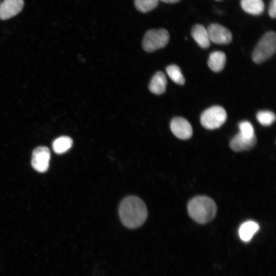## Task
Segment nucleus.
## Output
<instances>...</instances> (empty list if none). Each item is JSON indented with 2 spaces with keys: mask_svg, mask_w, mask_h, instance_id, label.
Here are the masks:
<instances>
[{
  "mask_svg": "<svg viewBox=\"0 0 276 276\" xmlns=\"http://www.w3.org/2000/svg\"><path fill=\"white\" fill-rule=\"evenodd\" d=\"M159 0H134V5L137 10L148 12L156 7Z\"/></svg>",
  "mask_w": 276,
  "mask_h": 276,
  "instance_id": "nucleus-18",
  "label": "nucleus"
},
{
  "mask_svg": "<svg viewBox=\"0 0 276 276\" xmlns=\"http://www.w3.org/2000/svg\"><path fill=\"white\" fill-rule=\"evenodd\" d=\"M170 128L172 133L178 139L187 140L193 133L190 123L182 117L174 118L170 123Z\"/></svg>",
  "mask_w": 276,
  "mask_h": 276,
  "instance_id": "nucleus-8",
  "label": "nucleus"
},
{
  "mask_svg": "<svg viewBox=\"0 0 276 276\" xmlns=\"http://www.w3.org/2000/svg\"><path fill=\"white\" fill-rule=\"evenodd\" d=\"M241 6L244 11L252 15H259L264 9L262 0H241Z\"/></svg>",
  "mask_w": 276,
  "mask_h": 276,
  "instance_id": "nucleus-15",
  "label": "nucleus"
},
{
  "mask_svg": "<svg viewBox=\"0 0 276 276\" xmlns=\"http://www.w3.org/2000/svg\"><path fill=\"white\" fill-rule=\"evenodd\" d=\"M210 41L216 44H225L232 40V34L227 28L218 24H213L207 29Z\"/></svg>",
  "mask_w": 276,
  "mask_h": 276,
  "instance_id": "nucleus-7",
  "label": "nucleus"
},
{
  "mask_svg": "<svg viewBox=\"0 0 276 276\" xmlns=\"http://www.w3.org/2000/svg\"><path fill=\"white\" fill-rule=\"evenodd\" d=\"M275 49L276 34L274 32H268L261 37L256 46L252 53V60L256 63H261L270 58Z\"/></svg>",
  "mask_w": 276,
  "mask_h": 276,
  "instance_id": "nucleus-3",
  "label": "nucleus"
},
{
  "mask_svg": "<svg viewBox=\"0 0 276 276\" xmlns=\"http://www.w3.org/2000/svg\"><path fill=\"white\" fill-rule=\"evenodd\" d=\"M226 118V112L222 107L213 106L202 112L200 117V123L206 129H215L222 126Z\"/></svg>",
  "mask_w": 276,
  "mask_h": 276,
  "instance_id": "nucleus-5",
  "label": "nucleus"
},
{
  "mask_svg": "<svg viewBox=\"0 0 276 276\" xmlns=\"http://www.w3.org/2000/svg\"><path fill=\"white\" fill-rule=\"evenodd\" d=\"M259 225L253 221H247L243 223L239 229V235L241 240L249 241L254 235L259 231Z\"/></svg>",
  "mask_w": 276,
  "mask_h": 276,
  "instance_id": "nucleus-13",
  "label": "nucleus"
},
{
  "mask_svg": "<svg viewBox=\"0 0 276 276\" xmlns=\"http://www.w3.org/2000/svg\"><path fill=\"white\" fill-rule=\"evenodd\" d=\"M51 157L50 151L45 146H39L33 151L31 164L33 168L37 172H46L49 167Z\"/></svg>",
  "mask_w": 276,
  "mask_h": 276,
  "instance_id": "nucleus-6",
  "label": "nucleus"
},
{
  "mask_svg": "<svg viewBox=\"0 0 276 276\" xmlns=\"http://www.w3.org/2000/svg\"><path fill=\"white\" fill-rule=\"evenodd\" d=\"M24 0H4L0 6V19H8L18 14L22 9Z\"/></svg>",
  "mask_w": 276,
  "mask_h": 276,
  "instance_id": "nucleus-9",
  "label": "nucleus"
},
{
  "mask_svg": "<svg viewBox=\"0 0 276 276\" xmlns=\"http://www.w3.org/2000/svg\"><path fill=\"white\" fill-rule=\"evenodd\" d=\"M169 38V34L166 29L150 30L143 38V48L148 52L155 51L166 46Z\"/></svg>",
  "mask_w": 276,
  "mask_h": 276,
  "instance_id": "nucleus-4",
  "label": "nucleus"
},
{
  "mask_svg": "<svg viewBox=\"0 0 276 276\" xmlns=\"http://www.w3.org/2000/svg\"><path fill=\"white\" fill-rule=\"evenodd\" d=\"M1 2H2V1L0 0V6H1Z\"/></svg>",
  "mask_w": 276,
  "mask_h": 276,
  "instance_id": "nucleus-23",
  "label": "nucleus"
},
{
  "mask_svg": "<svg viewBox=\"0 0 276 276\" xmlns=\"http://www.w3.org/2000/svg\"><path fill=\"white\" fill-rule=\"evenodd\" d=\"M239 127L240 133L245 137H251L255 135L252 125L248 121L241 122L239 125Z\"/></svg>",
  "mask_w": 276,
  "mask_h": 276,
  "instance_id": "nucleus-20",
  "label": "nucleus"
},
{
  "mask_svg": "<svg viewBox=\"0 0 276 276\" xmlns=\"http://www.w3.org/2000/svg\"><path fill=\"white\" fill-rule=\"evenodd\" d=\"M191 34L193 39L202 48H207L210 45L207 29L201 25H195L191 31Z\"/></svg>",
  "mask_w": 276,
  "mask_h": 276,
  "instance_id": "nucleus-12",
  "label": "nucleus"
},
{
  "mask_svg": "<svg viewBox=\"0 0 276 276\" xmlns=\"http://www.w3.org/2000/svg\"><path fill=\"white\" fill-rule=\"evenodd\" d=\"M256 143V135L251 137H247L239 132L232 139L229 145L233 150L239 152L250 150L255 147Z\"/></svg>",
  "mask_w": 276,
  "mask_h": 276,
  "instance_id": "nucleus-10",
  "label": "nucleus"
},
{
  "mask_svg": "<svg viewBox=\"0 0 276 276\" xmlns=\"http://www.w3.org/2000/svg\"><path fill=\"white\" fill-rule=\"evenodd\" d=\"M73 145L72 139L67 136H62L56 139L53 142L52 148L57 154H62L67 151Z\"/></svg>",
  "mask_w": 276,
  "mask_h": 276,
  "instance_id": "nucleus-16",
  "label": "nucleus"
},
{
  "mask_svg": "<svg viewBox=\"0 0 276 276\" xmlns=\"http://www.w3.org/2000/svg\"><path fill=\"white\" fill-rule=\"evenodd\" d=\"M123 224L130 229L137 228L146 220L148 212L146 204L140 198L128 196L121 201L119 210Z\"/></svg>",
  "mask_w": 276,
  "mask_h": 276,
  "instance_id": "nucleus-1",
  "label": "nucleus"
},
{
  "mask_svg": "<svg viewBox=\"0 0 276 276\" xmlns=\"http://www.w3.org/2000/svg\"><path fill=\"white\" fill-rule=\"evenodd\" d=\"M189 216L196 222L204 224L212 221L216 216L217 206L211 198L199 196L192 199L188 204Z\"/></svg>",
  "mask_w": 276,
  "mask_h": 276,
  "instance_id": "nucleus-2",
  "label": "nucleus"
},
{
  "mask_svg": "<svg viewBox=\"0 0 276 276\" xmlns=\"http://www.w3.org/2000/svg\"><path fill=\"white\" fill-rule=\"evenodd\" d=\"M269 15L272 18H275L276 15V0H271L269 8Z\"/></svg>",
  "mask_w": 276,
  "mask_h": 276,
  "instance_id": "nucleus-21",
  "label": "nucleus"
},
{
  "mask_svg": "<svg viewBox=\"0 0 276 276\" xmlns=\"http://www.w3.org/2000/svg\"><path fill=\"white\" fill-rule=\"evenodd\" d=\"M166 3H175L179 2L180 0H159Z\"/></svg>",
  "mask_w": 276,
  "mask_h": 276,
  "instance_id": "nucleus-22",
  "label": "nucleus"
},
{
  "mask_svg": "<svg viewBox=\"0 0 276 276\" xmlns=\"http://www.w3.org/2000/svg\"><path fill=\"white\" fill-rule=\"evenodd\" d=\"M217 1H219V0H217Z\"/></svg>",
  "mask_w": 276,
  "mask_h": 276,
  "instance_id": "nucleus-24",
  "label": "nucleus"
},
{
  "mask_svg": "<svg viewBox=\"0 0 276 276\" xmlns=\"http://www.w3.org/2000/svg\"><path fill=\"white\" fill-rule=\"evenodd\" d=\"M225 62V54L221 51H215L210 55L208 64L212 71L218 72L223 68Z\"/></svg>",
  "mask_w": 276,
  "mask_h": 276,
  "instance_id": "nucleus-14",
  "label": "nucleus"
},
{
  "mask_svg": "<svg viewBox=\"0 0 276 276\" xmlns=\"http://www.w3.org/2000/svg\"><path fill=\"white\" fill-rule=\"evenodd\" d=\"M258 122L263 126L271 125L275 120L274 113L270 111L263 110L259 111L257 114Z\"/></svg>",
  "mask_w": 276,
  "mask_h": 276,
  "instance_id": "nucleus-19",
  "label": "nucleus"
},
{
  "mask_svg": "<svg viewBox=\"0 0 276 276\" xmlns=\"http://www.w3.org/2000/svg\"><path fill=\"white\" fill-rule=\"evenodd\" d=\"M167 83V81L165 74L158 71L152 77L149 88L151 93L155 95H160L165 91Z\"/></svg>",
  "mask_w": 276,
  "mask_h": 276,
  "instance_id": "nucleus-11",
  "label": "nucleus"
},
{
  "mask_svg": "<svg viewBox=\"0 0 276 276\" xmlns=\"http://www.w3.org/2000/svg\"><path fill=\"white\" fill-rule=\"evenodd\" d=\"M166 72L170 79L175 83L183 85L185 83V79L177 65L172 64L168 66Z\"/></svg>",
  "mask_w": 276,
  "mask_h": 276,
  "instance_id": "nucleus-17",
  "label": "nucleus"
}]
</instances>
